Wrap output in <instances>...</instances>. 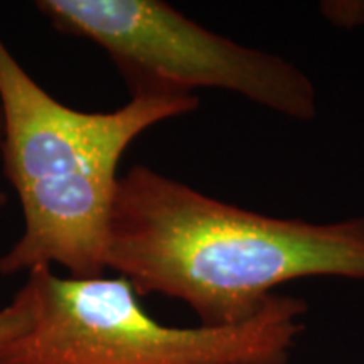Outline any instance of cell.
<instances>
[{
  "label": "cell",
  "mask_w": 364,
  "mask_h": 364,
  "mask_svg": "<svg viewBox=\"0 0 364 364\" xmlns=\"http://www.w3.org/2000/svg\"><path fill=\"white\" fill-rule=\"evenodd\" d=\"M105 265L139 297L181 300L199 326H240L287 282L364 280V216L262 215L136 164L118 179Z\"/></svg>",
  "instance_id": "cell-1"
},
{
  "label": "cell",
  "mask_w": 364,
  "mask_h": 364,
  "mask_svg": "<svg viewBox=\"0 0 364 364\" xmlns=\"http://www.w3.org/2000/svg\"><path fill=\"white\" fill-rule=\"evenodd\" d=\"M4 176L22 209V233L0 275L63 267L105 275L118 167L144 132L198 110V95L135 93L113 112H81L46 91L0 38Z\"/></svg>",
  "instance_id": "cell-2"
},
{
  "label": "cell",
  "mask_w": 364,
  "mask_h": 364,
  "mask_svg": "<svg viewBox=\"0 0 364 364\" xmlns=\"http://www.w3.org/2000/svg\"><path fill=\"white\" fill-rule=\"evenodd\" d=\"M29 326L0 346V364H289L307 302L275 294L257 317L230 327H172L145 311L124 277L27 273Z\"/></svg>",
  "instance_id": "cell-3"
},
{
  "label": "cell",
  "mask_w": 364,
  "mask_h": 364,
  "mask_svg": "<svg viewBox=\"0 0 364 364\" xmlns=\"http://www.w3.org/2000/svg\"><path fill=\"white\" fill-rule=\"evenodd\" d=\"M59 33L102 48L135 93L196 95L223 90L309 122L317 113L312 80L277 54L213 33L161 0H39Z\"/></svg>",
  "instance_id": "cell-4"
},
{
  "label": "cell",
  "mask_w": 364,
  "mask_h": 364,
  "mask_svg": "<svg viewBox=\"0 0 364 364\" xmlns=\"http://www.w3.org/2000/svg\"><path fill=\"white\" fill-rule=\"evenodd\" d=\"M29 307L26 299L17 292L9 306L0 309V346L22 334L29 326Z\"/></svg>",
  "instance_id": "cell-5"
},
{
  "label": "cell",
  "mask_w": 364,
  "mask_h": 364,
  "mask_svg": "<svg viewBox=\"0 0 364 364\" xmlns=\"http://www.w3.org/2000/svg\"><path fill=\"white\" fill-rule=\"evenodd\" d=\"M321 12L331 24L354 29L364 24V2L363 0H331L321 4Z\"/></svg>",
  "instance_id": "cell-6"
},
{
  "label": "cell",
  "mask_w": 364,
  "mask_h": 364,
  "mask_svg": "<svg viewBox=\"0 0 364 364\" xmlns=\"http://www.w3.org/2000/svg\"><path fill=\"white\" fill-rule=\"evenodd\" d=\"M0 140H2V103H0ZM7 204V193L0 184V209Z\"/></svg>",
  "instance_id": "cell-7"
}]
</instances>
